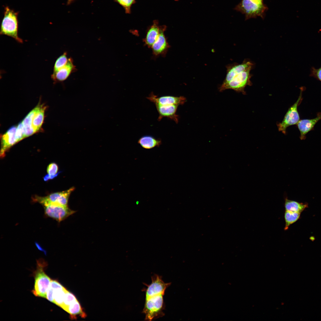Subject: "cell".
Listing matches in <instances>:
<instances>
[{
    "label": "cell",
    "mask_w": 321,
    "mask_h": 321,
    "mask_svg": "<svg viewBox=\"0 0 321 321\" xmlns=\"http://www.w3.org/2000/svg\"><path fill=\"white\" fill-rule=\"evenodd\" d=\"M151 279L152 282L146 291L143 311L145 320L148 321H152L164 315L163 297L166 289L171 284L164 282L161 277L157 274L153 275Z\"/></svg>",
    "instance_id": "obj_1"
},
{
    "label": "cell",
    "mask_w": 321,
    "mask_h": 321,
    "mask_svg": "<svg viewBox=\"0 0 321 321\" xmlns=\"http://www.w3.org/2000/svg\"><path fill=\"white\" fill-rule=\"evenodd\" d=\"M37 268L33 273L34 284L32 292L36 296L46 298V292L52 279L45 273L47 264L43 259L37 261Z\"/></svg>",
    "instance_id": "obj_2"
},
{
    "label": "cell",
    "mask_w": 321,
    "mask_h": 321,
    "mask_svg": "<svg viewBox=\"0 0 321 321\" xmlns=\"http://www.w3.org/2000/svg\"><path fill=\"white\" fill-rule=\"evenodd\" d=\"M18 12H15L8 7L4 9V15L1 22L0 34L10 37L19 43H22L23 40L18 34Z\"/></svg>",
    "instance_id": "obj_3"
},
{
    "label": "cell",
    "mask_w": 321,
    "mask_h": 321,
    "mask_svg": "<svg viewBox=\"0 0 321 321\" xmlns=\"http://www.w3.org/2000/svg\"><path fill=\"white\" fill-rule=\"evenodd\" d=\"M235 9L244 14L245 19H248L258 16L263 18L267 7L262 1L242 0Z\"/></svg>",
    "instance_id": "obj_4"
},
{
    "label": "cell",
    "mask_w": 321,
    "mask_h": 321,
    "mask_svg": "<svg viewBox=\"0 0 321 321\" xmlns=\"http://www.w3.org/2000/svg\"><path fill=\"white\" fill-rule=\"evenodd\" d=\"M251 70H248L241 72L228 82L222 84L219 88V91L222 92L226 89H230L245 94V87L247 86H251L252 85L250 79L252 75L250 73Z\"/></svg>",
    "instance_id": "obj_5"
},
{
    "label": "cell",
    "mask_w": 321,
    "mask_h": 321,
    "mask_svg": "<svg viewBox=\"0 0 321 321\" xmlns=\"http://www.w3.org/2000/svg\"><path fill=\"white\" fill-rule=\"evenodd\" d=\"M304 89L303 87L300 88V93L297 100L289 108L282 122L277 124L278 130L285 134L288 127L297 125L300 120L298 108L302 100V93Z\"/></svg>",
    "instance_id": "obj_6"
},
{
    "label": "cell",
    "mask_w": 321,
    "mask_h": 321,
    "mask_svg": "<svg viewBox=\"0 0 321 321\" xmlns=\"http://www.w3.org/2000/svg\"><path fill=\"white\" fill-rule=\"evenodd\" d=\"M74 189V188L72 187L65 191L52 193L45 196L35 195L32 199L34 202H37L42 205L52 203L67 206L70 195Z\"/></svg>",
    "instance_id": "obj_7"
},
{
    "label": "cell",
    "mask_w": 321,
    "mask_h": 321,
    "mask_svg": "<svg viewBox=\"0 0 321 321\" xmlns=\"http://www.w3.org/2000/svg\"><path fill=\"white\" fill-rule=\"evenodd\" d=\"M45 215L59 222L65 220L75 213L67 206L54 204H48L43 205Z\"/></svg>",
    "instance_id": "obj_8"
},
{
    "label": "cell",
    "mask_w": 321,
    "mask_h": 321,
    "mask_svg": "<svg viewBox=\"0 0 321 321\" xmlns=\"http://www.w3.org/2000/svg\"><path fill=\"white\" fill-rule=\"evenodd\" d=\"M254 66V63L248 59H245L240 64L235 63L227 65L226 66V75L222 84L228 82L235 76L241 72L248 70H251Z\"/></svg>",
    "instance_id": "obj_9"
},
{
    "label": "cell",
    "mask_w": 321,
    "mask_h": 321,
    "mask_svg": "<svg viewBox=\"0 0 321 321\" xmlns=\"http://www.w3.org/2000/svg\"><path fill=\"white\" fill-rule=\"evenodd\" d=\"M147 98L154 104L158 103L162 105H182L186 102V98L182 96L176 97L166 95L158 97L153 92H151Z\"/></svg>",
    "instance_id": "obj_10"
},
{
    "label": "cell",
    "mask_w": 321,
    "mask_h": 321,
    "mask_svg": "<svg viewBox=\"0 0 321 321\" xmlns=\"http://www.w3.org/2000/svg\"><path fill=\"white\" fill-rule=\"evenodd\" d=\"M166 28V26H160L159 35L151 47L152 53L155 56L165 55L169 47V45L164 34Z\"/></svg>",
    "instance_id": "obj_11"
},
{
    "label": "cell",
    "mask_w": 321,
    "mask_h": 321,
    "mask_svg": "<svg viewBox=\"0 0 321 321\" xmlns=\"http://www.w3.org/2000/svg\"><path fill=\"white\" fill-rule=\"evenodd\" d=\"M76 70V67L74 64L73 60L70 57L64 66L52 73L51 78L55 82H62L66 80Z\"/></svg>",
    "instance_id": "obj_12"
},
{
    "label": "cell",
    "mask_w": 321,
    "mask_h": 321,
    "mask_svg": "<svg viewBox=\"0 0 321 321\" xmlns=\"http://www.w3.org/2000/svg\"><path fill=\"white\" fill-rule=\"evenodd\" d=\"M159 114L158 119L160 121L164 117L174 121L177 123L179 121V115L176 114L178 105H162L158 103L154 104Z\"/></svg>",
    "instance_id": "obj_13"
},
{
    "label": "cell",
    "mask_w": 321,
    "mask_h": 321,
    "mask_svg": "<svg viewBox=\"0 0 321 321\" xmlns=\"http://www.w3.org/2000/svg\"><path fill=\"white\" fill-rule=\"evenodd\" d=\"M321 120V112H318L317 117L312 119H303L300 120L297 124L300 131V139L304 140L306 135L310 131L313 130L316 124Z\"/></svg>",
    "instance_id": "obj_14"
},
{
    "label": "cell",
    "mask_w": 321,
    "mask_h": 321,
    "mask_svg": "<svg viewBox=\"0 0 321 321\" xmlns=\"http://www.w3.org/2000/svg\"><path fill=\"white\" fill-rule=\"evenodd\" d=\"M17 127L13 126L9 129L1 138L0 156H4L5 152L11 147L18 142L16 137Z\"/></svg>",
    "instance_id": "obj_15"
},
{
    "label": "cell",
    "mask_w": 321,
    "mask_h": 321,
    "mask_svg": "<svg viewBox=\"0 0 321 321\" xmlns=\"http://www.w3.org/2000/svg\"><path fill=\"white\" fill-rule=\"evenodd\" d=\"M160 26L159 25L158 21L155 20L152 24L148 29L144 41L145 45L148 47L151 48L157 40L160 33Z\"/></svg>",
    "instance_id": "obj_16"
},
{
    "label": "cell",
    "mask_w": 321,
    "mask_h": 321,
    "mask_svg": "<svg viewBox=\"0 0 321 321\" xmlns=\"http://www.w3.org/2000/svg\"><path fill=\"white\" fill-rule=\"evenodd\" d=\"M37 109V106L32 110L22 122L25 138L36 132L32 125L33 117Z\"/></svg>",
    "instance_id": "obj_17"
},
{
    "label": "cell",
    "mask_w": 321,
    "mask_h": 321,
    "mask_svg": "<svg viewBox=\"0 0 321 321\" xmlns=\"http://www.w3.org/2000/svg\"><path fill=\"white\" fill-rule=\"evenodd\" d=\"M138 143L143 148L150 149L156 147H159L162 144V141L160 139L152 136L145 135L140 138Z\"/></svg>",
    "instance_id": "obj_18"
},
{
    "label": "cell",
    "mask_w": 321,
    "mask_h": 321,
    "mask_svg": "<svg viewBox=\"0 0 321 321\" xmlns=\"http://www.w3.org/2000/svg\"><path fill=\"white\" fill-rule=\"evenodd\" d=\"M284 201V207L286 211L301 213L308 207V204L307 203H300L289 200L287 197L285 198Z\"/></svg>",
    "instance_id": "obj_19"
},
{
    "label": "cell",
    "mask_w": 321,
    "mask_h": 321,
    "mask_svg": "<svg viewBox=\"0 0 321 321\" xmlns=\"http://www.w3.org/2000/svg\"><path fill=\"white\" fill-rule=\"evenodd\" d=\"M45 109V107L43 105L37 106V110L32 120V125L36 132L39 130L43 124Z\"/></svg>",
    "instance_id": "obj_20"
},
{
    "label": "cell",
    "mask_w": 321,
    "mask_h": 321,
    "mask_svg": "<svg viewBox=\"0 0 321 321\" xmlns=\"http://www.w3.org/2000/svg\"><path fill=\"white\" fill-rule=\"evenodd\" d=\"M300 213L285 211L284 217L285 221V226L284 228L285 230H287L289 227L292 224L295 222L300 218Z\"/></svg>",
    "instance_id": "obj_21"
},
{
    "label": "cell",
    "mask_w": 321,
    "mask_h": 321,
    "mask_svg": "<svg viewBox=\"0 0 321 321\" xmlns=\"http://www.w3.org/2000/svg\"><path fill=\"white\" fill-rule=\"evenodd\" d=\"M69 58L67 56V52H64L56 60L54 66L53 72H55L59 69L64 66L67 62Z\"/></svg>",
    "instance_id": "obj_22"
},
{
    "label": "cell",
    "mask_w": 321,
    "mask_h": 321,
    "mask_svg": "<svg viewBox=\"0 0 321 321\" xmlns=\"http://www.w3.org/2000/svg\"><path fill=\"white\" fill-rule=\"evenodd\" d=\"M123 7L127 14H130L132 5L136 2V0H113Z\"/></svg>",
    "instance_id": "obj_23"
},
{
    "label": "cell",
    "mask_w": 321,
    "mask_h": 321,
    "mask_svg": "<svg viewBox=\"0 0 321 321\" xmlns=\"http://www.w3.org/2000/svg\"><path fill=\"white\" fill-rule=\"evenodd\" d=\"M309 76L313 77L321 82V66L317 69L312 67Z\"/></svg>",
    "instance_id": "obj_24"
},
{
    "label": "cell",
    "mask_w": 321,
    "mask_h": 321,
    "mask_svg": "<svg viewBox=\"0 0 321 321\" xmlns=\"http://www.w3.org/2000/svg\"><path fill=\"white\" fill-rule=\"evenodd\" d=\"M16 135L18 142L25 138L22 122L20 123L16 128Z\"/></svg>",
    "instance_id": "obj_25"
},
{
    "label": "cell",
    "mask_w": 321,
    "mask_h": 321,
    "mask_svg": "<svg viewBox=\"0 0 321 321\" xmlns=\"http://www.w3.org/2000/svg\"><path fill=\"white\" fill-rule=\"evenodd\" d=\"M58 169V167L55 163H53L50 164L47 167V172L48 174L54 175L56 174Z\"/></svg>",
    "instance_id": "obj_26"
},
{
    "label": "cell",
    "mask_w": 321,
    "mask_h": 321,
    "mask_svg": "<svg viewBox=\"0 0 321 321\" xmlns=\"http://www.w3.org/2000/svg\"><path fill=\"white\" fill-rule=\"evenodd\" d=\"M59 172L56 174L54 175H51L47 174L45 175L43 177V180L45 181H47L49 180L52 179L57 177Z\"/></svg>",
    "instance_id": "obj_27"
},
{
    "label": "cell",
    "mask_w": 321,
    "mask_h": 321,
    "mask_svg": "<svg viewBox=\"0 0 321 321\" xmlns=\"http://www.w3.org/2000/svg\"><path fill=\"white\" fill-rule=\"evenodd\" d=\"M75 0H67V5H69L72 3Z\"/></svg>",
    "instance_id": "obj_28"
},
{
    "label": "cell",
    "mask_w": 321,
    "mask_h": 321,
    "mask_svg": "<svg viewBox=\"0 0 321 321\" xmlns=\"http://www.w3.org/2000/svg\"><path fill=\"white\" fill-rule=\"evenodd\" d=\"M255 0L262 1V0Z\"/></svg>",
    "instance_id": "obj_29"
}]
</instances>
